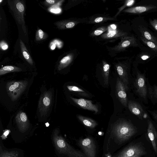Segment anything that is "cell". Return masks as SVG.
<instances>
[{
	"label": "cell",
	"mask_w": 157,
	"mask_h": 157,
	"mask_svg": "<svg viewBox=\"0 0 157 157\" xmlns=\"http://www.w3.org/2000/svg\"><path fill=\"white\" fill-rule=\"evenodd\" d=\"M137 132L136 128L131 123L126 121L117 123L113 127L112 131L115 137L121 142L127 141Z\"/></svg>",
	"instance_id": "6da1fadb"
},
{
	"label": "cell",
	"mask_w": 157,
	"mask_h": 157,
	"mask_svg": "<svg viewBox=\"0 0 157 157\" xmlns=\"http://www.w3.org/2000/svg\"><path fill=\"white\" fill-rule=\"evenodd\" d=\"M135 75L133 81L135 92L138 97L146 103L148 97L147 79L144 73L138 71Z\"/></svg>",
	"instance_id": "7a4b0ae2"
},
{
	"label": "cell",
	"mask_w": 157,
	"mask_h": 157,
	"mask_svg": "<svg viewBox=\"0 0 157 157\" xmlns=\"http://www.w3.org/2000/svg\"><path fill=\"white\" fill-rule=\"evenodd\" d=\"M8 3L10 9L13 12L16 20L21 25L25 35L27 34L24 20L25 6L22 1L8 0Z\"/></svg>",
	"instance_id": "3957f363"
},
{
	"label": "cell",
	"mask_w": 157,
	"mask_h": 157,
	"mask_svg": "<svg viewBox=\"0 0 157 157\" xmlns=\"http://www.w3.org/2000/svg\"><path fill=\"white\" fill-rule=\"evenodd\" d=\"M28 85L26 81H12L6 85L7 93L12 101L17 100L26 89Z\"/></svg>",
	"instance_id": "277c9868"
},
{
	"label": "cell",
	"mask_w": 157,
	"mask_h": 157,
	"mask_svg": "<svg viewBox=\"0 0 157 157\" xmlns=\"http://www.w3.org/2000/svg\"><path fill=\"white\" fill-rule=\"evenodd\" d=\"M146 154V151L143 146L137 143L127 147L116 157H141Z\"/></svg>",
	"instance_id": "5b68a950"
},
{
	"label": "cell",
	"mask_w": 157,
	"mask_h": 157,
	"mask_svg": "<svg viewBox=\"0 0 157 157\" xmlns=\"http://www.w3.org/2000/svg\"><path fill=\"white\" fill-rule=\"evenodd\" d=\"M52 94L50 91L44 92L41 95L38 104V109L41 116L45 115L52 103Z\"/></svg>",
	"instance_id": "8992f818"
},
{
	"label": "cell",
	"mask_w": 157,
	"mask_h": 157,
	"mask_svg": "<svg viewBox=\"0 0 157 157\" xmlns=\"http://www.w3.org/2000/svg\"><path fill=\"white\" fill-rule=\"evenodd\" d=\"M79 145L87 157H95L96 146L92 138L87 137L82 140Z\"/></svg>",
	"instance_id": "52a82bcc"
},
{
	"label": "cell",
	"mask_w": 157,
	"mask_h": 157,
	"mask_svg": "<svg viewBox=\"0 0 157 157\" xmlns=\"http://www.w3.org/2000/svg\"><path fill=\"white\" fill-rule=\"evenodd\" d=\"M124 85L119 78H117L116 85V96L121 104L125 107H128V98Z\"/></svg>",
	"instance_id": "ba28073f"
},
{
	"label": "cell",
	"mask_w": 157,
	"mask_h": 157,
	"mask_svg": "<svg viewBox=\"0 0 157 157\" xmlns=\"http://www.w3.org/2000/svg\"><path fill=\"white\" fill-rule=\"evenodd\" d=\"M128 107L130 111L139 119L143 120L147 117V114L138 102L134 101H128Z\"/></svg>",
	"instance_id": "9c48e42d"
},
{
	"label": "cell",
	"mask_w": 157,
	"mask_h": 157,
	"mask_svg": "<svg viewBox=\"0 0 157 157\" xmlns=\"http://www.w3.org/2000/svg\"><path fill=\"white\" fill-rule=\"evenodd\" d=\"M147 134L155 152L157 154V131L152 121L148 119Z\"/></svg>",
	"instance_id": "30bf717a"
},
{
	"label": "cell",
	"mask_w": 157,
	"mask_h": 157,
	"mask_svg": "<svg viewBox=\"0 0 157 157\" xmlns=\"http://www.w3.org/2000/svg\"><path fill=\"white\" fill-rule=\"evenodd\" d=\"M70 98L75 103L84 109L94 111L95 113L98 111V105L93 104L90 100L83 98L77 99L71 97Z\"/></svg>",
	"instance_id": "8fae6325"
},
{
	"label": "cell",
	"mask_w": 157,
	"mask_h": 157,
	"mask_svg": "<svg viewBox=\"0 0 157 157\" xmlns=\"http://www.w3.org/2000/svg\"><path fill=\"white\" fill-rule=\"evenodd\" d=\"M147 88L148 91V97L154 105L157 103V86L154 85L152 86L150 85L147 79Z\"/></svg>",
	"instance_id": "7c38bea8"
},
{
	"label": "cell",
	"mask_w": 157,
	"mask_h": 157,
	"mask_svg": "<svg viewBox=\"0 0 157 157\" xmlns=\"http://www.w3.org/2000/svg\"><path fill=\"white\" fill-rule=\"evenodd\" d=\"M15 118L17 122L20 127L23 128L27 126L28 119L25 113L22 111L19 112Z\"/></svg>",
	"instance_id": "4fadbf2b"
},
{
	"label": "cell",
	"mask_w": 157,
	"mask_h": 157,
	"mask_svg": "<svg viewBox=\"0 0 157 157\" xmlns=\"http://www.w3.org/2000/svg\"><path fill=\"white\" fill-rule=\"evenodd\" d=\"M77 117L82 123L89 128H94L98 124L95 121L90 118L80 115H77Z\"/></svg>",
	"instance_id": "5bb4252c"
},
{
	"label": "cell",
	"mask_w": 157,
	"mask_h": 157,
	"mask_svg": "<svg viewBox=\"0 0 157 157\" xmlns=\"http://www.w3.org/2000/svg\"><path fill=\"white\" fill-rule=\"evenodd\" d=\"M20 45L21 53L24 58L30 64L32 65L33 64V59L25 45L21 40H20Z\"/></svg>",
	"instance_id": "9a60e30c"
},
{
	"label": "cell",
	"mask_w": 157,
	"mask_h": 157,
	"mask_svg": "<svg viewBox=\"0 0 157 157\" xmlns=\"http://www.w3.org/2000/svg\"><path fill=\"white\" fill-rule=\"evenodd\" d=\"M21 68L13 66H6L2 67L0 69V75H2L7 73L13 72L21 71Z\"/></svg>",
	"instance_id": "2e32d148"
},
{
	"label": "cell",
	"mask_w": 157,
	"mask_h": 157,
	"mask_svg": "<svg viewBox=\"0 0 157 157\" xmlns=\"http://www.w3.org/2000/svg\"><path fill=\"white\" fill-rule=\"evenodd\" d=\"M152 6H137L131 8L128 10L130 13H140L153 9Z\"/></svg>",
	"instance_id": "e0dca14e"
},
{
	"label": "cell",
	"mask_w": 157,
	"mask_h": 157,
	"mask_svg": "<svg viewBox=\"0 0 157 157\" xmlns=\"http://www.w3.org/2000/svg\"><path fill=\"white\" fill-rule=\"evenodd\" d=\"M67 87L70 91L75 92L79 95L85 97H89V95L83 89L75 86H67Z\"/></svg>",
	"instance_id": "ac0fdd59"
},
{
	"label": "cell",
	"mask_w": 157,
	"mask_h": 157,
	"mask_svg": "<svg viewBox=\"0 0 157 157\" xmlns=\"http://www.w3.org/2000/svg\"><path fill=\"white\" fill-rule=\"evenodd\" d=\"M71 59V57L69 56L63 58L60 61L58 66V70L60 71L66 67L70 62Z\"/></svg>",
	"instance_id": "d6986e66"
},
{
	"label": "cell",
	"mask_w": 157,
	"mask_h": 157,
	"mask_svg": "<svg viewBox=\"0 0 157 157\" xmlns=\"http://www.w3.org/2000/svg\"><path fill=\"white\" fill-rule=\"evenodd\" d=\"M109 65L108 64H105L103 66V77L105 84L107 85L108 83Z\"/></svg>",
	"instance_id": "ffe728a7"
},
{
	"label": "cell",
	"mask_w": 157,
	"mask_h": 157,
	"mask_svg": "<svg viewBox=\"0 0 157 157\" xmlns=\"http://www.w3.org/2000/svg\"><path fill=\"white\" fill-rule=\"evenodd\" d=\"M141 33L143 36L147 40L153 42L157 44V39L154 36H152L148 31L144 30H141Z\"/></svg>",
	"instance_id": "44dd1931"
},
{
	"label": "cell",
	"mask_w": 157,
	"mask_h": 157,
	"mask_svg": "<svg viewBox=\"0 0 157 157\" xmlns=\"http://www.w3.org/2000/svg\"><path fill=\"white\" fill-rule=\"evenodd\" d=\"M47 35L41 29H38L36 35V40L40 41L45 39L47 37Z\"/></svg>",
	"instance_id": "7402d4cb"
},
{
	"label": "cell",
	"mask_w": 157,
	"mask_h": 157,
	"mask_svg": "<svg viewBox=\"0 0 157 157\" xmlns=\"http://www.w3.org/2000/svg\"><path fill=\"white\" fill-rule=\"evenodd\" d=\"M141 38L144 44L154 51L157 52V44L147 40L143 37H141Z\"/></svg>",
	"instance_id": "603a6c76"
},
{
	"label": "cell",
	"mask_w": 157,
	"mask_h": 157,
	"mask_svg": "<svg viewBox=\"0 0 157 157\" xmlns=\"http://www.w3.org/2000/svg\"><path fill=\"white\" fill-rule=\"evenodd\" d=\"M59 1L57 0H46L44 3L47 6H51L56 4Z\"/></svg>",
	"instance_id": "cb8c5ba5"
},
{
	"label": "cell",
	"mask_w": 157,
	"mask_h": 157,
	"mask_svg": "<svg viewBox=\"0 0 157 157\" xmlns=\"http://www.w3.org/2000/svg\"><path fill=\"white\" fill-rule=\"evenodd\" d=\"M153 118L157 123V110H148Z\"/></svg>",
	"instance_id": "d4e9b609"
},
{
	"label": "cell",
	"mask_w": 157,
	"mask_h": 157,
	"mask_svg": "<svg viewBox=\"0 0 157 157\" xmlns=\"http://www.w3.org/2000/svg\"><path fill=\"white\" fill-rule=\"evenodd\" d=\"M136 42L135 39H134L130 41L129 40H126L123 41L122 44L121 46L123 48L129 46L132 44V42Z\"/></svg>",
	"instance_id": "484cf974"
},
{
	"label": "cell",
	"mask_w": 157,
	"mask_h": 157,
	"mask_svg": "<svg viewBox=\"0 0 157 157\" xmlns=\"http://www.w3.org/2000/svg\"><path fill=\"white\" fill-rule=\"evenodd\" d=\"M0 47L1 49L6 50L8 48V45L6 42L3 40L1 41Z\"/></svg>",
	"instance_id": "4316f807"
},
{
	"label": "cell",
	"mask_w": 157,
	"mask_h": 157,
	"mask_svg": "<svg viewBox=\"0 0 157 157\" xmlns=\"http://www.w3.org/2000/svg\"><path fill=\"white\" fill-rule=\"evenodd\" d=\"M58 146L60 148H63L66 145L65 141L63 140L60 139L57 141Z\"/></svg>",
	"instance_id": "83f0119b"
},
{
	"label": "cell",
	"mask_w": 157,
	"mask_h": 157,
	"mask_svg": "<svg viewBox=\"0 0 157 157\" xmlns=\"http://www.w3.org/2000/svg\"><path fill=\"white\" fill-rule=\"evenodd\" d=\"M150 23L154 28L157 31V20L154 19L153 20L150 21Z\"/></svg>",
	"instance_id": "f1b7e54d"
},
{
	"label": "cell",
	"mask_w": 157,
	"mask_h": 157,
	"mask_svg": "<svg viewBox=\"0 0 157 157\" xmlns=\"http://www.w3.org/2000/svg\"><path fill=\"white\" fill-rule=\"evenodd\" d=\"M116 34L114 31H110L107 34V36L109 37H111L114 36Z\"/></svg>",
	"instance_id": "f546056e"
},
{
	"label": "cell",
	"mask_w": 157,
	"mask_h": 157,
	"mask_svg": "<svg viewBox=\"0 0 157 157\" xmlns=\"http://www.w3.org/2000/svg\"><path fill=\"white\" fill-rule=\"evenodd\" d=\"M103 32L102 31L100 30H96L94 32V34L96 35H99L101 34Z\"/></svg>",
	"instance_id": "4dcf8cb0"
},
{
	"label": "cell",
	"mask_w": 157,
	"mask_h": 157,
	"mask_svg": "<svg viewBox=\"0 0 157 157\" xmlns=\"http://www.w3.org/2000/svg\"><path fill=\"white\" fill-rule=\"evenodd\" d=\"M103 19V18L102 17H98L95 19L94 21L95 22L98 23L102 21Z\"/></svg>",
	"instance_id": "1f68e13d"
},
{
	"label": "cell",
	"mask_w": 157,
	"mask_h": 157,
	"mask_svg": "<svg viewBox=\"0 0 157 157\" xmlns=\"http://www.w3.org/2000/svg\"><path fill=\"white\" fill-rule=\"evenodd\" d=\"M149 58V57L148 56L146 55H144L141 57L142 59L144 60L147 59H148Z\"/></svg>",
	"instance_id": "d6a6232c"
},
{
	"label": "cell",
	"mask_w": 157,
	"mask_h": 157,
	"mask_svg": "<svg viewBox=\"0 0 157 157\" xmlns=\"http://www.w3.org/2000/svg\"><path fill=\"white\" fill-rule=\"evenodd\" d=\"M9 130H7L4 133V135L5 136H7L9 133Z\"/></svg>",
	"instance_id": "836d02e7"
},
{
	"label": "cell",
	"mask_w": 157,
	"mask_h": 157,
	"mask_svg": "<svg viewBox=\"0 0 157 157\" xmlns=\"http://www.w3.org/2000/svg\"><path fill=\"white\" fill-rule=\"evenodd\" d=\"M111 27L114 29H115L116 28V25H111Z\"/></svg>",
	"instance_id": "e575fe53"
},
{
	"label": "cell",
	"mask_w": 157,
	"mask_h": 157,
	"mask_svg": "<svg viewBox=\"0 0 157 157\" xmlns=\"http://www.w3.org/2000/svg\"><path fill=\"white\" fill-rule=\"evenodd\" d=\"M105 157H111V156L110 154L108 153L105 155Z\"/></svg>",
	"instance_id": "d590c367"
},
{
	"label": "cell",
	"mask_w": 157,
	"mask_h": 157,
	"mask_svg": "<svg viewBox=\"0 0 157 157\" xmlns=\"http://www.w3.org/2000/svg\"><path fill=\"white\" fill-rule=\"evenodd\" d=\"M45 124H46V126H47V127H48L49 125V124L48 123H46Z\"/></svg>",
	"instance_id": "8d00e7d4"
},
{
	"label": "cell",
	"mask_w": 157,
	"mask_h": 157,
	"mask_svg": "<svg viewBox=\"0 0 157 157\" xmlns=\"http://www.w3.org/2000/svg\"></svg>",
	"instance_id": "74e56055"
}]
</instances>
